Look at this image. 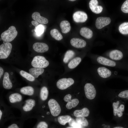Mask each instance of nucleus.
Segmentation results:
<instances>
[{
	"instance_id": "f257e3e1",
	"label": "nucleus",
	"mask_w": 128,
	"mask_h": 128,
	"mask_svg": "<svg viewBox=\"0 0 128 128\" xmlns=\"http://www.w3.org/2000/svg\"><path fill=\"white\" fill-rule=\"evenodd\" d=\"M17 34L18 32L15 27L12 26L2 32L1 36L2 40L4 41L9 42L13 41L16 37Z\"/></svg>"
},
{
	"instance_id": "f03ea898",
	"label": "nucleus",
	"mask_w": 128,
	"mask_h": 128,
	"mask_svg": "<svg viewBox=\"0 0 128 128\" xmlns=\"http://www.w3.org/2000/svg\"><path fill=\"white\" fill-rule=\"evenodd\" d=\"M31 64L34 67L43 68L47 67L49 65V63L44 57L38 55L34 57Z\"/></svg>"
},
{
	"instance_id": "7ed1b4c3",
	"label": "nucleus",
	"mask_w": 128,
	"mask_h": 128,
	"mask_svg": "<svg viewBox=\"0 0 128 128\" xmlns=\"http://www.w3.org/2000/svg\"><path fill=\"white\" fill-rule=\"evenodd\" d=\"M12 48V44L9 42H5L0 45V59H5L9 55Z\"/></svg>"
},
{
	"instance_id": "20e7f679",
	"label": "nucleus",
	"mask_w": 128,
	"mask_h": 128,
	"mask_svg": "<svg viewBox=\"0 0 128 128\" xmlns=\"http://www.w3.org/2000/svg\"><path fill=\"white\" fill-rule=\"evenodd\" d=\"M48 104L52 115L56 116L60 114L61 112V108L56 100L53 99H50L48 101Z\"/></svg>"
},
{
	"instance_id": "39448f33",
	"label": "nucleus",
	"mask_w": 128,
	"mask_h": 128,
	"mask_svg": "<svg viewBox=\"0 0 128 128\" xmlns=\"http://www.w3.org/2000/svg\"><path fill=\"white\" fill-rule=\"evenodd\" d=\"M74 82L71 78H63L59 79L56 83V86L59 89L64 90L72 85Z\"/></svg>"
},
{
	"instance_id": "423d86ee",
	"label": "nucleus",
	"mask_w": 128,
	"mask_h": 128,
	"mask_svg": "<svg viewBox=\"0 0 128 128\" xmlns=\"http://www.w3.org/2000/svg\"><path fill=\"white\" fill-rule=\"evenodd\" d=\"M84 90L86 97L90 100H92L95 97L96 91L94 86L91 83L86 84L84 87Z\"/></svg>"
},
{
	"instance_id": "0eeeda50",
	"label": "nucleus",
	"mask_w": 128,
	"mask_h": 128,
	"mask_svg": "<svg viewBox=\"0 0 128 128\" xmlns=\"http://www.w3.org/2000/svg\"><path fill=\"white\" fill-rule=\"evenodd\" d=\"M111 21L110 18L109 17H99L96 20L95 26L97 28L101 29L109 24Z\"/></svg>"
},
{
	"instance_id": "6e6552de",
	"label": "nucleus",
	"mask_w": 128,
	"mask_h": 128,
	"mask_svg": "<svg viewBox=\"0 0 128 128\" xmlns=\"http://www.w3.org/2000/svg\"><path fill=\"white\" fill-rule=\"evenodd\" d=\"M73 17V20L77 23L84 22L87 18V14L84 12L80 11L75 12Z\"/></svg>"
},
{
	"instance_id": "1a4fd4ad",
	"label": "nucleus",
	"mask_w": 128,
	"mask_h": 128,
	"mask_svg": "<svg viewBox=\"0 0 128 128\" xmlns=\"http://www.w3.org/2000/svg\"><path fill=\"white\" fill-rule=\"evenodd\" d=\"M33 48L36 52L42 53L47 51L49 49V47L47 44L45 43L36 42L33 44Z\"/></svg>"
},
{
	"instance_id": "9d476101",
	"label": "nucleus",
	"mask_w": 128,
	"mask_h": 128,
	"mask_svg": "<svg viewBox=\"0 0 128 128\" xmlns=\"http://www.w3.org/2000/svg\"><path fill=\"white\" fill-rule=\"evenodd\" d=\"M98 2L97 0H91L89 3V7L93 13L96 14L101 13L103 10L102 7L98 5Z\"/></svg>"
},
{
	"instance_id": "9b49d317",
	"label": "nucleus",
	"mask_w": 128,
	"mask_h": 128,
	"mask_svg": "<svg viewBox=\"0 0 128 128\" xmlns=\"http://www.w3.org/2000/svg\"><path fill=\"white\" fill-rule=\"evenodd\" d=\"M70 43L73 47L77 48H81L85 47L86 43L84 40L78 38H73L70 41Z\"/></svg>"
},
{
	"instance_id": "f8f14e48",
	"label": "nucleus",
	"mask_w": 128,
	"mask_h": 128,
	"mask_svg": "<svg viewBox=\"0 0 128 128\" xmlns=\"http://www.w3.org/2000/svg\"><path fill=\"white\" fill-rule=\"evenodd\" d=\"M97 61L99 63L106 66L114 67L116 65L114 61L102 56L98 57Z\"/></svg>"
},
{
	"instance_id": "ddd939ff",
	"label": "nucleus",
	"mask_w": 128,
	"mask_h": 128,
	"mask_svg": "<svg viewBox=\"0 0 128 128\" xmlns=\"http://www.w3.org/2000/svg\"><path fill=\"white\" fill-rule=\"evenodd\" d=\"M32 17L35 21L42 24H46L48 22V20L46 18L41 16L40 13L37 12L33 13Z\"/></svg>"
},
{
	"instance_id": "4468645a",
	"label": "nucleus",
	"mask_w": 128,
	"mask_h": 128,
	"mask_svg": "<svg viewBox=\"0 0 128 128\" xmlns=\"http://www.w3.org/2000/svg\"><path fill=\"white\" fill-rule=\"evenodd\" d=\"M36 104L35 100L32 99H29L25 101V103L23 107V110L25 112H28L32 110Z\"/></svg>"
},
{
	"instance_id": "2eb2a0df",
	"label": "nucleus",
	"mask_w": 128,
	"mask_h": 128,
	"mask_svg": "<svg viewBox=\"0 0 128 128\" xmlns=\"http://www.w3.org/2000/svg\"><path fill=\"white\" fill-rule=\"evenodd\" d=\"M3 85L6 89H9L12 87V84L9 77L8 73L6 72L4 75L3 81Z\"/></svg>"
},
{
	"instance_id": "dca6fc26",
	"label": "nucleus",
	"mask_w": 128,
	"mask_h": 128,
	"mask_svg": "<svg viewBox=\"0 0 128 128\" xmlns=\"http://www.w3.org/2000/svg\"><path fill=\"white\" fill-rule=\"evenodd\" d=\"M97 71L100 76L103 78H108L110 76L111 74V72L110 70L104 67L98 68Z\"/></svg>"
},
{
	"instance_id": "f3484780",
	"label": "nucleus",
	"mask_w": 128,
	"mask_h": 128,
	"mask_svg": "<svg viewBox=\"0 0 128 128\" xmlns=\"http://www.w3.org/2000/svg\"><path fill=\"white\" fill-rule=\"evenodd\" d=\"M109 56L111 59L117 60H120L122 59L123 57V54L121 51L115 50L110 51Z\"/></svg>"
},
{
	"instance_id": "a211bd4d",
	"label": "nucleus",
	"mask_w": 128,
	"mask_h": 128,
	"mask_svg": "<svg viewBox=\"0 0 128 128\" xmlns=\"http://www.w3.org/2000/svg\"><path fill=\"white\" fill-rule=\"evenodd\" d=\"M89 111L88 109L84 107L81 110H75L73 114L74 116L76 117H85L89 115Z\"/></svg>"
},
{
	"instance_id": "6ab92c4d",
	"label": "nucleus",
	"mask_w": 128,
	"mask_h": 128,
	"mask_svg": "<svg viewBox=\"0 0 128 128\" xmlns=\"http://www.w3.org/2000/svg\"><path fill=\"white\" fill-rule=\"evenodd\" d=\"M43 68L34 67L29 69V73L32 76L35 78H37L38 76L42 74L44 71Z\"/></svg>"
},
{
	"instance_id": "aec40b11",
	"label": "nucleus",
	"mask_w": 128,
	"mask_h": 128,
	"mask_svg": "<svg viewBox=\"0 0 128 128\" xmlns=\"http://www.w3.org/2000/svg\"><path fill=\"white\" fill-rule=\"evenodd\" d=\"M80 34L81 36L85 38L89 39L92 37L93 33L92 31L89 28L83 27L80 29Z\"/></svg>"
},
{
	"instance_id": "412c9836",
	"label": "nucleus",
	"mask_w": 128,
	"mask_h": 128,
	"mask_svg": "<svg viewBox=\"0 0 128 128\" xmlns=\"http://www.w3.org/2000/svg\"><path fill=\"white\" fill-rule=\"evenodd\" d=\"M60 26L62 32L64 33H66L69 32L71 27L69 23L67 21L63 20L60 23Z\"/></svg>"
},
{
	"instance_id": "4be33fe9",
	"label": "nucleus",
	"mask_w": 128,
	"mask_h": 128,
	"mask_svg": "<svg viewBox=\"0 0 128 128\" xmlns=\"http://www.w3.org/2000/svg\"><path fill=\"white\" fill-rule=\"evenodd\" d=\"M22 99V95L18 93H14L10 95L9 97L10 102L12 103L21 101Z\"/></svg>"
},
{
	"instance_id": "5701e85b",
	"label": "nucleus",
	"mask_w": 128,
	"mask_h": 128,
	"mask_svg": "<svg viewBox=\"0 0 128 128\" xmlns=\"http://www.w3.org/2000/svg\"><path fill=\"white\" fill-rule=\"evenodd\" d=\"M20 91L24 95L31 96L33 94L34 90L32 87L28 86L22 87L20 90Z\"/></svg>"
},
{
	"instance_id": "b1692460",
	"label": "nucleus",
	"mask_w": 128,
	"mask_h": 128,
	"mask_svg": "<svg viewBox=\"0 0 128 128\" xmlns=\"http://www.w3.org/2000/svg\"><path fill=\"white\" fill-rule=\"evenodd\" d=\"M81 61V58L79 57H76L72 60L69 63L68 66L70 69L76 67Z\"/></svg>"
},
{
	"instance_id": "393cba45",
	"label": "nucleus",
	"mask_w": 128,
	"mask_h": 128,
	"mask_svg": "<svg viewBox=\"0 0 128 128\" xmlns=\"http://www.w3.org/2000/svg\"><path fill=\"white\" fill-rule=\"evenodd\" d=\"M50 34L52 37L58 41H60L63 38V37L57 29L54 28L51 29L50 31Z\"/></svg>"
},
{
	"instance_id": "a878e982",
	"label": "nucleus",
	"mask_w": 128,
	"mask_h": 128,
	"mask_svg": "<svg viewBox=\"0 0 128 128\" xmlns=\"http://www.w3.org/2000/svg\"><path fill=\"white\" fill-rule=\"evenodd\" d=\"M75 54V52L72 50H69L66 52L64 55L63 59L64 62L66 64L73 57Z\"/></svg>"
},
{
	"instance_id": "bb28decb",
	"label": "nucleus",
	"mask_w": 128,
	"mask_h": 128,
	"mask_svg": "<svg viewBox=\"0 0 128 128\" xmlns=\"http://www.w3.org/2000/svg\"><path fill=\"white\" fill-rule=\"evenodd\" d=\"M71 119V116L69 115L61 116L58 117V121L60 124L64 125L69 123Z\"/></svg>"
},
{
	"instance_id": "cd10ccee",
	"label": "nucleus",
	"mask_w": 128,
	"mask_h": 128,
	"mask_svg": "<svg viewBox=\"0 0 128 128\" xmlns=\"http://www.w3.org/2000/svg\"><path fill=\"white\" fill-rule=\"evenodd\" d=\"M48 91L46 87L43 86L41 89L40 96L41 99L43 101L46 100L48 97Z\"/></svg>"
},
{
	"instance_id": "c85d7f7f",
	"label": "nucleus",
	"mask_w": 128,
	"mask_h": 128,
	"mask_svg": "<svg viewBox=\"0 0 128 128\" xmlns=\"http://www.w3.org/2000/svg\"><path fill=\"white\" fill-rule=\"evenodd\" d=\"M119 30L122 34H128V22H125L121 24L119 27Z\"/></svg>"
},
{
	"instance_id": "c756f323",
	"label": "nucleus",
	"mask_w": 128,
	"mask_h": 128,
	"mask_svg": "<svg viewBox=\"0 0 128 128\" xmlns=\"http://www.w3.org/2000/svg\"><path fill=\"white\" fill-rule=\"evenodd\" d=\"M79 103V101L78 99H73L68 102L66 105V107L68 109H71L73 108L76 107Z\"/></svg>"
},
{
	"instance_id": "7c9ffc66",
	"label": "nucleus",
	"mask_w": 128,
	"mask_h": 128,
	"mask_svg": "<svg viewBox=\"0 0 128 128\" xmlns=\"http://www.w3.org/2000/svg\"><path fill=\"white\" fill-rule=\"evenodd\" d=\"M20 75L29 81L33 82L34 81L35 78L29 73L23 70H21L19 72Z\"/></svg>"
},
{
	"instance_id": "2f4dec72",
	"label": "nucleus",
	"mask_w": 128,
	"mask_h": 128,
	"mask_svg": "<svg viewBox=\"0 0 128 128\" xmlns=\"http://www.w3.org/2000/svg\"><path fill=\"white\" fill-rule=\"evenodd\" d=\"M76 121L77 123L82 126H87L88 124L87 120L84 117H76Z\"/></svg>"
},
{
	"instance_id": "473e14b6",
	"label": "nucleus",
	"mask_w": 128,
	"mask_h": 128,
	"mask_svg": "<svg viewBox=\"0 0 128 128\" xmlns=\"http://www.w3.org/2000/svg\"><path fill=\"white\" fill-rule=\"evenodd\" d=\"M34 30L36 32L37 35H40L44 32V27L42 25L40 24L35 27Z\"/></svg>"
},
{
	"instance_id": "72a5a7b5",
	"label": "nucleus",
	"mask_w": 128,
	"mask_h": 128,
	"mask_svg": "<svg viewBox=\"0 0 128 128\" xmlns=\"http://www.w3.org/2000/svg\"><path fill=\"white\" fill-rule=\"evenodd\" d=\"M69 123V125L71 127L75 128H82V126L77 123L72 118Z\"/></svg>"
},
{
	"instance_id": "f704fd0d",
	"label": "nucleus",
	"mask_w": 128,
	"mask_h": 128,
	"mask_svg": "<svg viewBox=\"0 0 128 128\" xmlns=\"http://www.w3.org/2000/svg\"><path fill=\"white\" fill-rule=\"evenodd\" d=\"M121 9L123 13H128V0H126L122 5Z\"/></svg>"
},
{
	"instance_id": "c9c22d12",
	"label": "nucleus",
	"mask_w": 128,
	"mask_h": 128,
	"mask_svg": "<svg viewBox=\"0 0 128 128\" xmlns=\"http://www.w3.org/2000/svg\"><path fill=\"white\" fill-rule=\"evenodd\" d=\"M119 103V101H118L116 102H113V104L114 114L115 116L116 115Z\"/></svg>"
},
{
	"instance_id": "e433bc0d",
	"label": "nucleus",
	"mask_w": 128,
	"mask_h": 128,
	"mask_svg": "<svg viewBox=\"0 0 128 128\" xmlns=\"http://www.w3.org/2000/svg\"><path fill=\"white\" fill-rule=\"evenodd\" d=\"M48 126L46 123L44 121H41L37 124V128H48Z\"/></svg>"
},
{
	"instance_id": "4c0bfd02",
	"label": "nucleus",
	"mask_w": 128,
	"mask_h": 128,
	"mask_svg": "<svg viewBox=\"0 0 128 128\" xmlns=\"http://www.w3.org/2000/svg\"><path fill=\"white\" fill-rule=\"evenodd\" d=\"M118 96L120 97L128 98V90L124 91L121 92Z\"/></svg>"
},
{
	"instance_id": "58836bf2",
	"label": "nucleus",
	"mask_w": 128,
	"mask_h": 128,
	"mask_svg": "<svg viewBox=\"0 0 128 128\" xmlns=\"http://www.w3.org/2000/svg\"><path fill=\"white\" fill-rule=\"evenodd\" d=\"M71 95L69 94H68L65 96L64 98V100L65 101L68 102L71 100Z\"/></svg>"
},
{
	"instance_id": "ea45409f",
	"label": "nucleus",
	"mask_w": 128,
	"mask_h": 128,
	"mask_svg": "<svg viewBox=\"0 0 128 128\" xmlns=\"http://www.w3.org/2000/svg\"><path fill=\"white\" fill-rule=\"evenodd\" d=\"M117 114L118 116L119 117H121L123 115V113L119 107L118 108Z\"/></svg>"
},
{
	"instance_id": "a19ab883",
	"label": "nucleus",
	"mask_w": 128,
	"mask_h": 128,
	"mask_svg": "<svg viewBox=\"0 0 128 128\" xmlns=\"http://www.w3.org/2000/svg\"><path fill=\"white\" fill-rule=\"evenodd\" d=\"M7 128H19L16 124L13 123L8 127Z\"/></svg>"
},
{
	"instance_id": "79ce46f5",
	"label": "nucleus",
	"mask_w": 128,
	"mask_h": 128,
	"mask_svg": "<svg viewBox=\"0 0 128 128\" xmlns=\"http://www.w3.org/2000/svg\"><path fill=\"white\" fill-rule=\"evenodd\" d=\"M31 23L35 27L38 26L39 24L38 22L35 21H32Z\"/></svg>"
},
{
	"instance_id": "37998d69",
	"label": "nucleus",
	"mask_w": 128,
	"mask_h": 128,
	"mask_svg": "<svg viewBox=\"0 0 128 128\" xmlns=\"http://www.w3.org/2000/svg\"><path fill=\"white\" fill-rule=\"evenodd\" d=\"M120 109L123 112L124 110V106L123 104L121 105L119 107Z\"/></svg>"
},
{
	"instance_id": "c03bdc74",
	"label": "nucleus",
	"mask_w": 128,
	"mask_h": 128,
	"mask_svg": "<svg viewBox=\"0 0 128 128\" xmlns=\"http://www.w3.org/2000/svg\"><path fill=\"white\" fill-rule=\"evenodd\" d=\"M4 73V70L3 68L0 67V78Z\"/></svg>"
},
{
	"instance_id": "a18cd8bd",
	"label": "nucleus",
	"mask_w": 128,
	"mask_h": 128,
	"mask_svg": "<svg viewBox=\"0 0 128 128\" xmlns=\"http://www.w3.org/2000/svg\"><path fill=\"white\" fill-rule=\"evenodd\" d=\"M2 115V112L1 110H0V120Z\"/></svg>"
},
{
	"instance_id": "49530a36",
	"label": "nucleus",
	"mask_w": 128,
	"mask_h": 128,
	"mask_svg": "<svg viewBox=\"0 0 128 128\" xmlns=\"http://www.w3.org/2000/svg\"><path fill=\"white\" fill-rule=\"evenodd\" d=\"M124 128L122 127H114V128Z\"/></svg>"
},
{
	"instance_id": "de8ad7c7",
	"label": "nucleus",
	"mask_w": 128,
	"mask_h": 128,
	"mask_svg": "<svg viewBox=\"0 0 128 128\" xmlns=\"http://www.w3.org/2000/svg\"><path fill=\"white\" fill-rule=\"evenodd\" d=\"M69 0L70 1H75L76 0Z\"/></svg>"
},
{
	"instance_id": "09e8293b",
	"label": "nucleus",
	"mask_w": 128,
	"mask_h": 128,
	"mask_svg": "<svg viewBox=\"0 0 128 128\" xmlns=\"http://www.w3.org/2000/svg\"><path fill=\"white\" fill-rule=\"evenodd\" d=\"M69 128H75L74 127H69Z\"/></svg>"
},
{
	"instance_id": "8fccbe9b",
	"label": "nucleus",
	"mask_w": 128,
	"mask_h": 128,
	"mask_svg": "<svg viewBox=\"0 0 128 128\" xmlns=\"http://www.w3.org/2000/svg\"><path fill=\"white\" fill-rule=\"evenodd\" d=\"M34 30H32V32H34Z\"/></svg>"
}]
</instances>
